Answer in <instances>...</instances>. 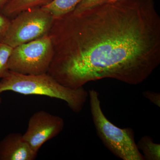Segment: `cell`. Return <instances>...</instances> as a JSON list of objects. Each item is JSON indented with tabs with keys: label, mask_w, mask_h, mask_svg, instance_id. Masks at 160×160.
I'll return each instance as SVG.
<instances>
[{
	"label": "cell",
	"mask_w": 160,
	"mask_h": 160,
	"mask_svg": "<svg viewBox=\"0 0 160 160\" xmlns=\"http://www.w3.org/2000/svg\"><path fill=\"white\" fill-rule=\"evenodd\" d=\"M47 73L76 89L114 79L141 84L160 63V18L152 0H121L54 18Z\"/></svg>",
	"instance_id": "6da1fadb"
},
{
	"label": "cell",
	"mask_w": 160,
	"mask_h": 160,
	"mask_svg": "<svg viewBox=\"0 0 160 160\" xmlns=\"http://www.w3.org/2000/svg\"><path fill=\"white\" fill-rule=\"evenodd\" d=\"M7 91L25 95H37L59 99L66 102L69 108L76 113L82 110L89 96L84 87L76 89L67 88L48 73L26 75L9 71L0 81V106L1 94Z\"/></svg>",
	"instance_id": "7a4b0ae2"
},
{
	"label": "cell",
	"mask_w": 160,
	"mask_h": 160,
	"mask_svg": "<svg viewBox=\"0 0 160 160\" xmlns=\"http://www.w3.org/2000/svg\"><path fill=\"white\" fill-rule=\"evenodd\" d=\"M90 111L99 137L105 146L118 158L123 160H143L131 128L121 129L112 124L103 113L99 95L92 89L89 91Z\"/></svg>",
	"instance_id": "3957f363"
},
{
	"label": "cell",
	"mask_w": 160,
	"mask_h": 160,
	"mask_svg": "<svg viewBox=\"0 0 160 160\" xmlns=\"http://www.w3.org/2000/svg\"><path fill=\"white\" fill-rule=\"evenodd\" d=\"M53 56L49 35L13 48L8 62L9 71L26 75L47 73Z\"/></svg>",
	"instance_id": "277c9868"
},
{
	"label": "cell",
	"mask_w": 160,
	"mask_h": 160,
	"mask_svg": "<svg viewBox=\"0 0 160 160\" xmlns=\"http://www.w3.org/2000/svg\"><path fill=\"white\" fill-rule=\"evenodd\" d=\"M54 18L42 7L29 9L12 19L2 42L14 48L48 34Z\"/></svg>",
	"instance_id": "5b68a950"
},
{
	"label": "cell",
	"mask_w": 160,
	"mask_h": 160,
	"mask_svg": "<svg viewBox=\"0 0 160 160\" xmlns=\"http://www.w3.org/2000/svg\"><path fill=\"white\" fill-rule=\"evenodd\" d=\"M64 125V120L59 116L44 110L36 112L29 118L23 138L33 151L38 152L46 142L62 131Z\"/></svg>",
	"instance_id": "8992f818"
},
{
	"label": "cell",
	"mask_w": 160,
	"mask_h": 160,
	"mask_svg": "<svg viewBox=\"0 0 160 160\" xmlns=\"http://www.w3.org/2000/svg\"><path fill=\"white\" fill-rule=\"evenodd\" d=\"M37 155L21 133H9L0 141V160H34Z\"/></svg>",
	"instance_id": "52a82bcc"
},
{
	"label": "cell",
	"mask_w": 160,
	"mask_h": 160,
	"mask_svg": "<svg viewBox=\"0 0 160 160\" xmlns=\"http://www.w3.org/2000/svg\"><path fill=\"white\" fill-rule=\"evenodd\" d=\"M52 0H11L0 12L10 19L23 11L46 6Z\"/></svg>",
	"instance_id": "ba28073f"
},
{
	"label": "cell",
	"mask_w": 160,
	"mask_h": 160,
	"mask_svg": "<svg viewBox=\"0 0 160 160\" xmlns=\"http://www.w3.org/2000/svg\"><path fill=\"white\" fill-rule=\"evenodd\" d=\"M82 1L52 0L51 2L42 7L50 13L54 18H57L73 11Z\"/></svg>",
	"instance_id": "9c48e42d"
},
{
	"label": "cell",
	"mask_w": 160,
	"mask_h": 160,
	"mask_svg": "<svg viewBox=\"0 0 160 160\" xmlns=\"http://www.w3.org/2000/svg\"><path fill=\"white\" fill-rule=\"evenodd\" d=\"M137 145L139 150L142 152L144 160H160V145L154 143L150 137H143Z\"/></svg>",
	"instance_id": "30bf717a"
},
{
	"label": "cell",
	"mask_w": 160,
	"mask_h": 160,
	"mask_svg": "<svg viewBox=\"0 0 160 160\" xmlns=\"http://www.w3.org/2000/svg\"><path fill=\"white\" fill-rule=\"evenodd\" d=\"M13 49L7 44L0 42V79L9 73L8 62Z\"/></svg>",
	"instance_id": "8fae6325"
},
{
	"label": "cell",
	"mask_w": 160,
	"mask_h": 160,
	"mask_svg": "<svg viewBox=\"0 0 160 160\" xmlns=\"http://www.w3.org/2000/svg\"><path fill=\"white\" fill-rule=\"evenodd\" d=\"M109 1V0H83L72 12L74 13H80L86 9L108 2Z\"/></svg>",
	"instance_id": "7c38bea8"
},
{
	"label": "cell",
	"mask_w": 160,
	"mask_h": 160,
	"mask_svg": "<svg viewBox=\"0 0 160 160\" xmlns=\"http://www.w3.org/2000/svg\"><path fill=\"white\" fill-rule=\"evenodd\" d=\"M11 19L0 13V42H2L9 28Z\"/></svg>",
	"instance_id": "4fadbf2b"
},
{
	"label": "cell",
	"mask_w": 160,
	"mask_h": 160,
	"mask_svg": "<svg viewBox=\"0 0 160 160\" xmlns=\"http://www.w3.org/2000/svg\"><path fill=\"white\" fill-rule=\"evenodd\" d=\"M143 95L145 98L149 99L151 102L158 107H160V93L149 90H146L143 92Z\"/></svg>",
	"instance_id": "5bb4252c"
},
{
	"label": "cell",
	"mask_w": 160,
	"mask_h": 160,
	"mask_svg": "<svg viewBox=\"0 0 160 160\" xmlns=\"http://www.w3.org/2000/svg\"><path fill=\"white\" fill-rule=\"evenodd\" d=\"M11 0H0V12Z\"/></svg>",
	"instance_id": "9a60e30c"
},
{
	"label": "cell",
	"mask_w": 160,
	"mask_h": 160,
	"mask_svg": "<svg viewBox=\"0 0 160 160\" xmlns=\"http://www.w3.org/2000/svg\"><path fill=\"white\" fill-rule=\"evenodd\" d=\"M121 1V0H109V2H108L112 3L114 2H118V1Z\"/></svg>",
	"instance_id": "2e32d148"
}]
</instances>
